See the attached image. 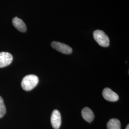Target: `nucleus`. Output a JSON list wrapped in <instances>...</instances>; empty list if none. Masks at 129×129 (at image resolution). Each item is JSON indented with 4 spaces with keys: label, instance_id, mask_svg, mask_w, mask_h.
Listing matches in <instances>:
<instances>
[{
    "label": "nucleus",
    "instance_id": "nucleus-1",
    "mask_svg": "<svg viewBox=\"0 0 129 129\" xmlns=\"http://www.w3.org/2000/svg\"><path fill=\"white\" fill-rule=\"evenodd\" d=\"M39 82V78L35 75H28L23 78L21 86L23 90L30 91L35 88Z\"/></svg>",
    "mask_w": 129,
    "mask_h": 129
},
{
    "label": "nucleus",
    "instance_id": "nucleus-2",
    "mask_svg": "<svg viewBox=\"0 0 129 129\" xmlns=\"http://www.w3.org/2000/svg\"><path fill=\"white\" fill-rule=\"evenodd\" d=\"M95 40L102 47H108L110 45V39L105 33L102 30H97L93 33Z\"/></svg>",
    "mask_w": 129,
    "mask_h": 129
},
{
    "label": "nucleus",
    "instance_id": "nucleus-3",
    "mask_svg": "<svg viewBox=\"0 0 129 129\" xmlns=\"http://www.w3.org/2000/svg\"><path fill=\"white\" fill-rule=\"evenodd\" d=\"M51 46L57 51L64 54H70L73 51L72 48L69 46L59 42H52Z\"/></svg>",
    "mask_w": 129,
    "mask_h": 129
},
{
    "label": "nucleus",
    "instance_id": "nucleus-4",
    "mask_svg": "<svg viewBox=\"0 0 129 129\" xmlns=\"http://www.w3.org/2000/svg\"><path fill=\"white\" fill-rule=\"evenodd\" d=\"M13 59V55L8 52H0V68L9 66Z\"/></svg>",
    "mask_w": 129,
    "mask_h": 129
},
{
    "label": "nucleus",
    "instance_id": "nucleus-5",
    "mask_svg": "<svg viewBox=\"0 0 129 129\" xmlns=\"http://www.w3.org/2000/svg\"><path fill=\"white\" fill-rule=\"evenodd\" d=\"M102 95L106 100L109 102H116L119 99L118 95L109 88H106L103 89Z\"/></svg>",
    "mask_w": 129,
    "mask_h": 129
},
{
    "label": "nucleus",
    "instance_id": "nucleus-6",
    "mask_svg": "<svg viewBox=\"0 0 129 129\" xmlns=\"http://www.w3.org/2000/svg\"><path fill=\"white\" fill-rule=\"evenodd\" d=\"M51 124L55 129H58L61 125V116L60 112L57 110L53 111L51 117Z\"/></svg>",
    "mask_w": 129,
    "mask_h": 129
},
{
    "label": "nucleus",
    "instance_id": "nucleus-7",
    "mask_svg": "<svg viewBox=\"0 0 129 129\" xmlns=\"http://www.w3.org/2000/svg\"><path fill=\"white\" fill-rule=\"evenodd\" d=\"M12 23L14 27L16 28L19 31L23 33L25 32L26 31L27 28L26 25L23 21L21 19L15 17L13 19Z\"/></svg>",
    "mask_w": 129,
    "mask_h": 129
},
{
    "label": "nucleus",
    "instance_id": "nucleus-8",
    "mask_svg": "<svg viewBox=\"0 0 129 129\" xmlns=\"http://www.w3.org/2000/svg\"><path fill=\"white\" fill-rule=\"evenodd\" d=\"M83 119L88 122H91L94 119V114L92 110L88 108L85 107L81 112Z\"/></svg>",
    "mask_w": 129,
    "mask_h": 129
},
{
    "label": "nucleus",
    "instance_id": "nucleus-9",
    "mask_svg": "<svg viewBox=\"0 0 129 129\" xmlns=\"http://www.w3.org/2000/svg\"><path fill=\"white\" fill-rule=\"evenodd\" d=\"M108 129H120V122L117 119H111L107 123Z\"/></svg>",
    "mask_w": 129,
    "mask_h": 129
},
{
    "label": "nucleus",
    "instance_id": "nucleus-10",
    "mask_svg": "<svg viewBox=\"0 0 129 129\" xmlns=\"http://www.w3.org/2000/svg\"><path fill=\"white\" fill-rule=\"evenodd\" d=\"M6 107L3 98L0 96V118L4 117L6 113Z\"/></svg>",
    "mask_w": 129,
    "mask_h": 129
},
{
    "label": "nucleus",
    "instance_id": "nucleus-11",
    "mask_svg": "<svg viewBox=\"0 0 129 129\" xmlns=\"http://www.w3.org/2000/svg\"><path fill=\"white\" fill-rule=\"evenodd\" d=\"M129 129V125L128 124L127 125V126L126 127V129Z\"/></svg>",
    "mask_w": 129,
    "mask_h": 129
}]
</instances>
